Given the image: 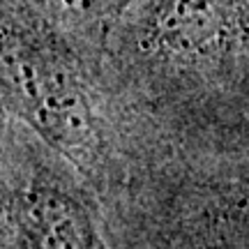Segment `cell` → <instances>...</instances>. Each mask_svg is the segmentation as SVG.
Returning <instances> with one entry per match:
<instances>
[{
  "mask_svg": "<svg viewBox=\"0 0 249 249\" xmlns=\"http://www.w3.org/2000/svg\"><path fill=\"white\" fill-rule=\"evenodd\" d=\"M88 60L120 164L249 143V0H132Z\"/></svg>",
  "mask_w": 249,
  "mask_h": 249,
  "instance_id": "obj_1",
  "label": "cell"
},
{
  "mask_svg": "<svg viewBox=\"0 0 249 249\" xmlns=\"http://www.w3.org/2000/svg\"><path fill=\"white\" fill-rule=\"evenodd\" d=\"M2 116L88 180L118 169V132L88 55L26 0H2Z\"/></svg>",
  "mask_w": 249,
  "mask_h": 249,
  "instance_id": "obj_2",
  "label": "cell"
},
{
  "mask_svg": "<svg viewBox=\"0 0 249 249\" xmlns=\"http://www.w3.org/2000/svg\"><path fill=\"white\" fill-rule=\"evenodd\" d=\"M2 219L9 249H111L88 178L7 116H2Z\"/></svg>",
  "mask_w": 249,
  "mask_h": 249,
  "instance_id": "obj_3",
  "label": "cell"
},
{
  "mask_svg": "<svg viewBox=\"0 0 249 249\" xmlns=\"http://www.w3.org/2000/svg\"><path fill=\"white\" fill-rule=\"evenodd\" d=\"M161 160L205 161L222 169L219 192L214 198V224L249 249V145L238 150L189 155V157H161Z\"/></svg>",
  "mask_w": 249,
  "mask_h": 249,
  "instance_id": "obj_4",
  "label": "cell"
}]
</instances>
